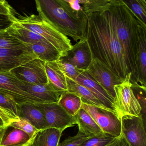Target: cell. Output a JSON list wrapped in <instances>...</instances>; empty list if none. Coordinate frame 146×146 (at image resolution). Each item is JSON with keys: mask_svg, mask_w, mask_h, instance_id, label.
<instances>
[{"mask_svg": "<svg viewBox=\"0 0 146 146\" xmlns=\"http://www.w3.org/2000/svg\"><path fill=\"white\" fill-rule=\"evenodd\" d=\"M14 17L0 15V31L5 30L8 29L13 23V19Z\"/></svg>", "mask_w": 146, "mask_h": 146, "instance_id": "obj_36", "label": "cell"}, {"mask_svg": "<svg viewBox=\"0 0 146 146\" xmlns=\"http://www.w3.org/2000/svg\"><path fill=\"white\" fill-rule=\"evenodd\" d=\"M114 138L107 134L89 137L82 143L81 146H105Z\"/></svg>", "mask_w": 146, "mask_h": 146, "instance_id": "obj_31", "label": "cell"}, {"mask_svg": "<svg viewBox=\"0 0 146 146\" xmlns=\"http://www.w3.org/2000/svg\"><path fill=\"white\" fill-rule=\"evenodd\" d=\"M108 11L113 28L123 48L129 70L133 73L136 64L137 48V28L143 24L123 0H111Z\"/></svg>", "mask_w": 146, "mask_h": 146, "instance_id": "obj_3", "label": "cell"}, {"mask_svg": "<svg viewBox=\"0 0 146 146\" xmlns=\"http://www.w3.org/2000/svg\"><path fill=\"white\" fill-rule=\"evenodd\" d=\"M7 126H3V127H0V142L3 137V135L6 130Z\"/></svg>", "mask_w": 146, "mask_h": 146, "instance_id": "obj_39", "label": "cell"}, {"mask_svg": "<svg viewBox=\"0 0 146 146\" xmlns=\"http://www.w3.org/2000/svg\"><path fill=\"white\" fill-rule=\"evenodd\" d=\"M45 69L48 82L58 90L67 91L66 76L60 70L56 61L46 62Z\"/></svg>", "mask_w": 146, "mask_h": 146, "instance_id": "obj_23", "label": "cell"}, {"mask_svg": "<svg viewBox=\"0 0 146 146\" xmlns=\"http://www.w3.org/2000/svg\"><path fill=\"white\" fill-rule=\"evenodd\" d=\"M121 134L129 146H146L145 120L138 117L127 116L121 119Z\"/></svg>", "mask_w": 146, "mask_h": 146, "instance_id": "obj_10", "label": "cell"}, {"mask_svg": "<svg viewBox=\"0 0 146 146\" xmlns=\"http://www.w3.org/2000/svg\"><path fill=\"white\" fill-rule=\"evenodd\" d=\"M58 102L73 117H75L81 109L82 103L78 96L68 91L64 92L60 96Z\"/></svg>", "mask_w": 146, "mask_h": 146, "instance_id": "obj_25", "label": "cell"}, {"mask_svg": "<svg viewBox=\"0 0 146 146\" xmlns=\"http://www.w3.org/2000/svg\"><path fill=\"white\" fill-rule=\"evenodd\" d=\"M131 74L129 72L122 83L114 87L115 97L113 106L116 116L120 119L125 116L138 117L142 114L141 107L131 89Z\"/></svg>", "mask_w": 146, "mask_h": 146, "instance_id": "obj_5", "label": "cell"}, {"mask_svg": "<svg viewBox=\"0 0 146 146\" xmlns=\"http://www.w3.org/2000/svg\"><path fill=\"white\" fill-rule=\"evenodd\" d=\"M60 70L64 73L65 76L75 81L77 78L81 73L84 71V70L78 69L71 64L63 61L61 59L56 61Z\"/></svg>", "mask_w": 146, "mask_h": 146, "instance_id": "obj_30", "label": "cell"}, {"mask_svg": "<svg viewBox=\"0 0 146 146\" xmlns=\"http://www.w3.org/2000/svg\"><path fill=\"white\" fill-rule=\"evenodd\" d=\"M126 5L137 17V18L146 25V1L145 0L123 1Z\"/></svg>", "mask_w": 146, "mask_h": 146, "instance_id": "obj_27", "label": "cell"}, {"mask_svg": "<svg viewBox=\"0 0 146 146\" xmlns=\"http://www.w3.org/2000/svg\"><path fill=\"white\" fill-rule=\"evenodd\" d=\"M38 16L59 31L77 42L85 38L87 15L71 8L66 0H36Z\"/></svg>", "mask_w": 146, "mask_h": 146, "instance_id": "obj_2", "label": "cell"}, {"mask_svg": "<svg viewBox=\"0 0 146 146\" xmlns=\"http://www.w3.org/2000/svg\"><path fill=\"white\" fill-rule=\"evenodd\" d=\"M0 118L4 122L5 126H8L14 122H18L20 118L16 117L6 110L0 107Z\"/></svg>", "mask_w": 146, "mask_h": 146, "instance_id": "obj_34", "label": "cell"}, {"mask_svg": "<svg viewBox=\"0 0 146 146\" xmlns=\"http://www.w3.org/2000/svg\"><path fill=\"white\" fill-rule=\"evenodd\" d=\"M105 146H129L123 135L115 137L111 142Z\"/></svg>", "mask_w": 146, "mask_h": 146, "instance_id": "obj_37", "label": "cell"}, {"mask_svg": "<svg viewBox=\"0 0 146 146\" xmlns=\"http://www.w3.org/2000/svg\"><path fill=\"white\" fill-rule=\"evenodd\" d=\"M13 23L7 29L8 34L11 36L27 44H33L40 41H47L36 33L19 25L14 21L13 19Z\"/></svg>", "mask_w": 146, "mask_h": 146, "instance_id": "obj_22", "label": "cell"}, {"mask_svg": "<svg viewBox=\"0 0 146 146\" xmlns=\"http://www.w3.org/2000/svg\"><path fill=\"white\" fill-rule=\"evenodd\" d=\"M27 46L17 38L10 35L7 30L0 31V48H19Z\"/></svg>", "mask_w": 146, "mask_h": 146, "instance_id": "obj_29", "label": "cell"}, {"mask_svg": "<svg viewBox=\"0 0 146 146\" xmlns=\"http://www.w3.org/2000/svg\"><path fill=\"white\" fill-rule=\"evenodd\" d=\"M36 137L23 131L8 126L0 142V146H32Z\"/></svg>", "mask_w": 146, "mask_h": 146, "instance_id": "obj_17", "label": "cell"}, {"mask_svg": "<svg viewBox=\"0 0 146 146\" xmlns=\"http://www.w3.org/2000/svg\"><path fill=\"white\" fill-rule=\"evenodd\" d=\"M81 108L90 115L105 134L114 137L121 135V120L114 112L84 103Z\"/></svg>", "mask_w": 146, "mask_h": 146, "instance_id": "obj_7", "label": "cell"}, {"mask_svg": "<svg viewBox=\"0 0 146 146\" xmlns=\"http://www.w3.org/2000/svg\"><path fill=\"white\" fill-rule=\"evenodd\" d=\"M5 126L4 125V122L1 118H0V127H3Z\"/></svg>", "mask_w": 146, "mask_h": 146, "instance_id": "obj_40", "label": "cell"}, {"mask_svg": "<svg viewBox=\"0 0 146 146\" xmlns=\"http://www.w3.org/2000/svg\"><path fill=\"white\" fill-rule=\"evenodd\" d=\"M111 0H79L83 10L85 14L103 11L111 3Z\"/></svg>", "mask_w": 146, "mask_h": 146, "instance_id": "obj_26", "label": "cell"}, {"mask_svg": "<svg viewBox=\"0 0 146 146\" xmlns=\"http://www.w3.org/2000/svg\"><path fill=\"white\" fill-rule=\"evenodd\" d=\"M78 130L88 137L99 136L105 135L100 126L89 114L82 108L75 116Z\"/></svg>", "mask_w": 146, "mask_h": 146, "instance_id": "obj_19", "label": "cell"}, {"mask_svg": "<svg viewBox=\"0 0 146 146\" xmlns=\"http://www.w3.org/2000/svg\"><path fill=\"white\" fill-rule=\"evenodd\" d=\"M108 7L103 11L86 14L88 19L85 38L93 59L99 60L123 80L130 72L123 48L113 28Z\"/></svg>", "mask_w": 146, "mask_h": 146, "instance_id": "obj_1", "label": "cell"}, {"mask_svg": "<svg viewBox=\"0 0 146 146\" xmlns=\"http://www.w3.org/2000/svg\"><path fill=\"white\" fill-rule=\"evenodd\" d=\"M18 116L30 123L39 130L46 129V124L44 115L36 104H18Z\"/></svg>", "mask_w": 146, "mask_h": 146, "instance_id": "obj_18", "label": "cell"}, {"mask_svg": "<svg viewBox=\"0 0 146 146\" xmlns=\"http://www.w3.org/2000/svg\"><path fill=\"white\" fill-rule=\"evenodd\" d=\"M89 137L78 130L76 135L69 137L59 143L58 146H81L82 143Z\"/></svg>", "mask_w": 146, "mask_h": 146, "instance_id": "obj_33", "label": "cell"}, {"mask_svg": "<svg viewBox=\"0 0 146 146\" xmlns=\"http://www.w3.org/2000/svg\"><path fill=\"white\" fill-rule=\"evenodd\" d=\"M86 70L114 100L115 97L114 87L122 83L123 80L96 58L92 59Z\"/></svg>", "mask_w": 146, "mask_h": 146, "instance_id": "obj_11", "label": "cell"}, {"mask_svg": "<svg viewBox=\"0 0 146 146\" xmlns=\"http://www.w3.org/2000/svg\"><path fill=\"white\" fill-rule=\"evenodd\" d=\"M62 132L53 128L40 131L32 146H58Z\"/></svg>", "mask_w": 146, "mask_h": 146, "instance_id": "obj_24", "label": "cell"}, {"mask_svg": "<svg viewBox=\"0 0 146 146\" xmlns=\"http://www.w3.org/2000/svg\"><path fill=\"white\" fill-rule=\"evenodd\" d=\"M13 20L46 40L60 53L61 58L66 56L67 52L72 48L73 45L67 36L39 16L32 14L19 18L14 17Z\"/></svg>", "mask_w": 146, "mask_h": 146, "instance_id": "obj_4", "label": "cell"}, {"mask_svg": "<svg viewBox=\"0 0 146 146\" xmlns=\"http://www.w3.org/2000/svg\"><path fill=\"white\" fill-rule=\"evenodd\" d=\"M45 64L46 62L36 58L11 72L23 82L31 84H44L48 82Z\"/></svg>", "mask_w": 146, "mask_h": 146, "instance_id": "obj_12", "label": "cell"}, {"mask_svg": "<svg viewBox=\"0 0 146 146\" xmlns=\"http://www.w3.org/2000/svg\"><path fill=\"white\" fill-rule=\"evenodd\" d=\"M37 58L28 46L24 47L0 48V72L11 71Z\"/></svg>", "mask_w": 146, "mask_h": 146, "instance_id": "obj_9", "label": "cell"}, {"mask_svg": "<svg viewBox=\"0 0 146 146\" xmlns=\"http://www.w3.org/2000/svg\"><path fill=\"white\" fill-rule=\"evenodd\" d=\"M36 106L44 115L46 129H58L63 132L77 124L74 117L70 115L58 102L37 103Z\"/></svg>", "mask_w": 146, "mask_h": 146, "instance_id": "obj_6", "label": "cell"}, {"mask_svg": "<svg viewBox=\"0 0 146 146\" xmlns=\"http://www.w3.org/2000/svg\"><path fill=\"white\" fill-rule=\"evenodd\" d=\"M23 88L27 93L44 103L58 102L64 92L56 89L49 82L44 84H31L24 82Z\"/></svg>", "mask_w": 146, "mask_h": 146, "instance_id": "obj_16", "label": "cell"}, {"mask_svg": "<svg viewBox=\"0 0 146 146\" xmlns=\"http://www.w3.org/2000/svg\"><path fill=\"white\" fill-rule=\"evenodd\" d=\"M18 104L12 96L0 92V107L16 117L19 118L18 116Z\"/></svg>", "mask_w": 146, "mask_h": 146, "instance_id": "obj_28", "label": "cell"}, {"mask_svg": "<svg viewBox=\"0 0 146 146\" xmlns=\"http://www.w3.org/2000/svg\"><path fill=\"white\" fill-rule=\"evenodd\" d=\"M131 84L146 88V29L141 25L137 28V48L135 70L131 74Z\"/></svg>", "mask_w": 146, "mask_h": 146, "instance_id": "obj_13", "label": "cell"}, {"mask_svg": "<svg viewBox=\"0 0 146 146\" xmlns=\"http://www.w3.org/2000/svg\"><path fill=\"white\" fill-rule=\"evenodd\" d=\"M10 125L20 129L29 134L31 136L33 137H36L38 132L40 131V130L35 128L28 121L21 118H20L19 121L14 122Z\"/></svg>", "mask_w": 146, "mask_h": 146, "instance_id": "obj_32", "label": "cell"}, {"mask_svg": "<svg viewBox=\"0 0 146 146\" xmlns=\"http://www.w3.org/2000/svg\"><path fill=\"white\" fill-rule=\"evenodd\" d=\"M24 84L11 72H0V92L12 96L19 104L44 103L26 92Z\"/></svg>", "mask_w": 146, "mask_h": 146, "instance_id": "obj_8", "label": "cell"}, {"mask_svg": "<svg viewBox=\"0 0 146 146\" xmlns=\"http://www.w3.org/2000/svg\"><path fill=\"white\" fill-rule=\"evenodd\" d=\"M37 58L45 62L57 61L61 58L60 53L47 41L28 44Z\"/></svg>", "mask_w": 146, "mask_h": 146, "instance_id": "obj_21", "label": "cell"}, {"mask_svg": "<svg viewBox=\"0 0 146 146\" xmlns=\"http://www.w3.org/2000/svg\"><path fill=\"white\" fill-rule=\"evenodd\" d=\"M0 15L8 17L15 16L14 10L5 0H0Z\"/></svg>", "mask_w": 146, "mask_h": 146, "instance_id": "obj_35", "label": "cell"}, {"mask_svg": "<svg viewBox=\"0 0 146 146\" xmlns=\"http://www.w3.org/2000/svg\"><path fill=\"white\" fill-rule=\"evenodd\" d=\"M75 81L89 90L106 108L114 112L113 106V99L94 80L87 71L81 73Z\"/></svg>", "mask_w": 146, "mask_h": 146, "instance_id": "obj_15", "label": "cell"}, {"mask_svg": "<svg viewBox=\"0 0 146 146\" xmlns=\"http://www.w3.org/2000/svg\"><path fill=\"white\" fill-rule=\"evenodd\" d=\"M60 59L78 69L86 70L93 59L92 52L86 38L78 41L67 52L66 56Z\"/></svg>", "mask_w": 146, "mask_h": 146, "instance_id": "obj_14", "label": "cell"}, {"mask_svg": "<svg viewBox=\"0 0 146 146\" xmlns=\"http://www.w3.org/2000/svg\"><path fill=\"white\" fill-rule=\"evenodd\" d=\"M66 79L67 91L78 96L81 99L82 103L108 109L86 88L68 77L66 76Z\"/></svg>", "mask_w": 146, "mask_h": 146, "instance_id": "obj_20", "label": "cell"}, {"mask_svg": "<svg viewBox=\"0 0 146 146\" xmlns=\"http://www.w3.org/2000/svg\"><path fill=\"white\" fill-rule=\"evenodd\" d=\"M66 1L73 11L77 12H82L84 11L82 5L79 3V0H76V1L71 0V1Z\"/></svg>", "mask_w": 146, "mask_h": 146, "instance_id": "obj_38", "label": "cell"}]
</instances>
